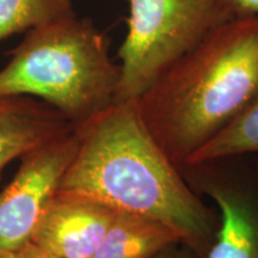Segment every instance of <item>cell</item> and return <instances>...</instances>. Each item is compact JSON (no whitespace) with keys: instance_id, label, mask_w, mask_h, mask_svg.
Returning <instances> with one entry per match:
<instances>
[{"instance_id":"7c38bea8","label":"cell","mask_w":258,"mask_h":258,"mask_svg":"<svg viewBox=\"0 0 258 258\" xmlns=\"http://www.w3.org/2000/svg\"><path fill=\"white\" fill-rule=\"evenodd\" d=\"M150 258H201L195 251L190 249L188 245L176 243L165 247Z\"/></svg>"},{"instance_id":"8fae6325","label":"cell","mask_w":258,"mask_h":258,"mask_svg":"<svg viewBox=\"0 0 258 258\" xmlns=\"http://www.w3.org/2000/svg\"><path fill=\"white\" fill-rule=\"evenodd\" d=\"M73 12V0H0V42Z\"/></svg>"},{"instance_id":"52a82bcc","label":"cell","mask_w":258,"mask_h":258,"mask_svg":"<svg viewBox=\"0 0 258 258\" xmlns=\"http://www.w3.org/2000/svg\"><path fill=\"white\" fill-rule=\"evenodd\" d=\"M116 211L88 196L56 191L31 243L59 258H91Z\"/></svg>"},{"instance_id":"30bf717a","label":"cell","mask_w":258,"mask_h":258,"mask_svg":"<svg viewBox=\"0 0 258 258\" xmlns=\"http://www.w3.org/2000/svg\"><path fill=\"white\" fill-rule=\"evenodd\" d=\"M253 154L258 156V96L224 131L190 157L184 166Z\"/></svg>"},{"instance_id":"2e32d148","label":"cell","mask_w":258,"mask_h":258,"mask_svg":"<svg viewBox=\"0 0 258 258\" xmlns=\"http://www.w3.org/2000/svg\"><path fill=\"white\" fill-rule=\"evenodd\" d=\"M256 166H257V167H258V160H257V161H256Z\"/></svg>"},{"instance_id":"3957f363","label":"cell","mask_w":258,"mask_h":258,"mask_svg":"<svg viewBox=\"0 0 258 258\" xmlns=\"http://www.w3.org/2000/svg\"><path fill=\"white\" fill-rule=\"evenodd\" d=\"M120 78L108 38L73 12L27 31L0 70V98H40L78 128L115 103Z\"/></svg>"},{"instance_id":"4fadbf2b","label":"cell","mask_w":258,"mask_h":258,"mask_svg":"<svg viewBox=\"0 0 258 258\" xmlns=\"http://www.w3.org/2000/svg\"><path fill=\"white\" fill-rule=\"evenodd\" d=\"M237 17L258 16V0H228Z\"/></svg>"},{"instance_id":"5b68a950","label":"cell","mask_w":258,"mask_h":258,"mask_svg":"<svg viewBox=\"0 0 258 258\" xmlns=\"http://www.w3.org/2000/svg\"><path fill=\"white\" fill-rule=\"evenodd\" d=\"M182 175L217 206L219 230L205 258H258V167L244 157L184 166Z\"/></svg>"},{"instance_id":"5bb4252c","label":"cell","mask_w":258,"mask_h":258,"mask_svg":"<svg viewBox=\"0 0 258 258\" xmlns=\"http://www.w3.org/2000/svg\"><path fill=\"white\" fill-rule=\"evenodd\" d=\"M22 258H59L54 254H51L47 251L40 249L35 244H32L31 241L28 243L21 251H18Z\"/></svg>"},{"instance_id":"6da1fadb","label":"cell","mask_w":258,"mask_h":258,"mask_svg":"<svg viewBox=\"0 0 258 258\" xmlns=\"http://www.w3.org/2000/svg\"><path fill=\"white\" fill-rule=\"evenodd\" d=\"M74 129L78 147L57 191L164 222L205 258L217 237L219 213L194 191L154 140L137 99L112 103Z\"/></svg>"},{"instance_id":"9a60e30c","label":"cell","mask_w":258,"mask_h":258,"mask_svg":"<svg viewBox=\"0 0 258 258\" xmlns=\"http://www.w3.org/2000/svg\"><path fill=\"white\" fill-rule=\"evenodd\" d=\"M0 258H22L19 252L15 251H2L0 250Z\"/></svg>"},{"instance_id":"7a4b0ae2","label":"cell","mask_w":258,"mask_h":258,"mask_svg":"<svg viewBox=\"0 0 258 258\" xmlns=\"http://www.w3.org/2000/svg\"><path fill=\"white\" fill-rule=\"evenodd\" d=\"M257 96L258 16H249L213 30L137 101L151 135L180 170Z\"/></svg>"},{"instance_id":"ba28073f","label":"cell","mask_w":258,"mask_h":258,"mask_svg":"<svg viewBox=\"0 0 258 258\" xmlns=\"http://www.w3.org/2000/svg\"><path fill=\"white\" fill-rule=\"evenodd\" d=\"M73 131L47 103L27 96L0 98V176L11 161Z\"/></svg>"},{"instance_id":"9c48e42d","label":"cell","mask_w":258,"mask_h":258,"mask_svg":"<svg viewBox=\"0 0 258 258\" xmlns=\"http://www.w3.org/2000/svg\"><path fill=\"white\" fill-rule=\"evenodd\" d=\"M176 243H183L182 238L164 222L135 213L116 212L91 258H150Z\"/></svg>"},{"instance_id":"8992f818","label":"cell","mask_w":258,"mask_h":258,"mask_svg":"<svg viewBox=\"0 0 258 258\" xmlns=\"http://www.w3.org/2000/svg\"><path fill=\"white\" fill-rule=\"evenodd\" d=\"M77 147L74 129L21 158L14 179L0 192V250L18 252L30 243Z\"/></svg>"},{"instance_id":"277c9868","label":"cell","mask_w":258,"mask_h":258,"mask_svg":"<svg viewBox=\"0 0 258 258\" xmlns=\"http://www.w3.org/2000/svg\"><path fill=\"white\" fill-rule=\"evenodd\" d=\"M128 31L118 48L116 101L137 99L161 73L237 16L228 0H128Z\"/></svg>"}]
</instances>
